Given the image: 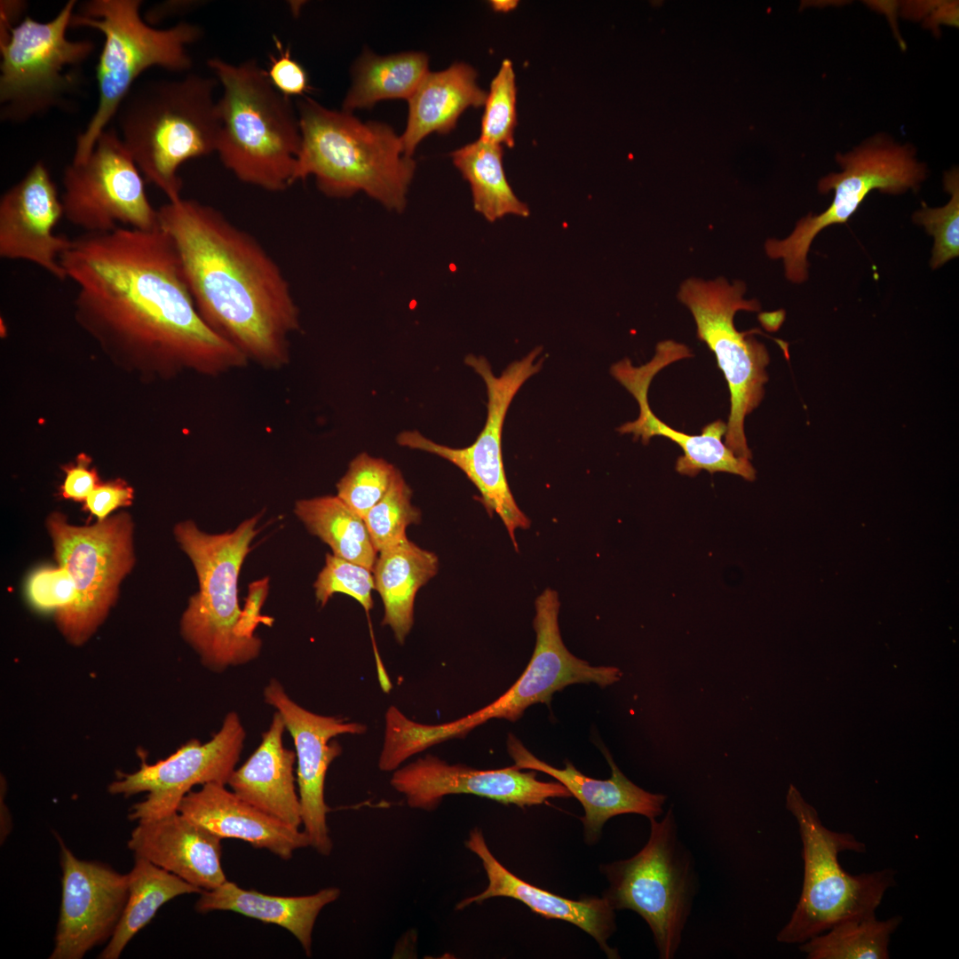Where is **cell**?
<instances>
[{"label": "cell", "mask_w": 959, "mask_h": 959, "mask_svg": "<svg viewBox=\"0 0 959 959\" xmlns=\"http://www.w3.org/2000/svg\"><path fill=\"white\" fill-rule=\"evenodd\" d=\"M62 892L55 944L50 959H81L110 939L128 898V876L109 866L78 859L62 839Z\"/></svg>", "instance_id": "ffe728a7"}, {"label": "cell", "mask_w": 959, "mask_h": 959, "mask_svg": "<svg viewBox=\"0 0 959 959\" xmlns=\"http://www.w3.org/2000/svg\"><path fill=\"white\" fill-rule=\"evenodd\" d=\"M268 577L252 582L242 609L240 622L241 632L246 637H255V630L262 622L271 625L273 619L261 614V608L268 593Z\"/></svg>", "instance_id": "f6af8a7d"}, {"label": "cell", "mask_w": 959, "mask_h": 959, "mask_svg": "<svg viewBox=\"0 0 959 959\" xmlns=\"http://www.w3.org/2000/svg\"><path fill=\"white\" fill-rule=\"evenodd\" d=\"M219 836L179 812L141 820L132 830L128 847L186 882L210 891L226 881L221 865Z\"/></svg>", "instance_id": "d4e9b609"}, {"label": "cell", "mask_w": 959, "mask_h": 959, "mask_svg": "<svg viewBox=\"0 0 959 959\" xmlns=\"http://www.w3.org/2000/svg\"><path fill=\"white\" fill-rule=\"evenodd\" d=\"M260 514L242 522L234 531L207 534L192 520L177 524L176 540L191 559L199 591L189 598L180 622L181 634L210 670L247 663L261 649V640L241 632L242 609L238 601L242 565L259 532Z\"/></svg>", "instance_id": "52a82bcc"}, {"label": "cell", "mask_w": 959, "mask_h": 959, "mask_svg": "<svg viewBox=\"0 0 959 959\" xmlns=\"http://www.w3.org/2000/svg\"><path fill=\"white\" fill-rule=\"evenodd\" d=\"M24 10L25 2L23 1H1L0 44H4L9 39L12 29L16 27L14 25L16 18H20Z\"/></svg>", "instance_id": "7dc6e473"}, {"label": "cell", "mask_w": 959, "mask_h": 959, "mask_svg": "<svg viewBox=\"0 0 959 959\" xmlns=\"http://www.w3.org/2000/svg\"><path fill=\"white\" fill-rule=\"evenodd\" d=\"M372 573L363 566L327 553L325 566L313 583L316 599L324 606L333 594L345 593L356 599L369 613L373 607L371 592L375 590Z\"/></svg>", "instance_id": "ab89813d"}, {"label": "cell", "mask_w": 959, "mask_h": 959, "mask_svg": "<svg viewBox=\"0 0 959 959\" xmlns=\"http://www.w3.org/2000/svg\"><path fill=\"white\" fill-rule=\"evenodd\" d=\"M490 4H491L492 8L494 9V11L506 12H510V11L513 10L518 4V1H515V0H494V1L490 2Z\"/></svg>", "instance_id": "c3c4849f"}, {"label": "cell", "mask_w": 959, "mask_h": 959, "mask_svg": "<svg viewBox=\"0 0 959 959\" xmlns=\"http://www.w3.org/2000/svg\"><path fill=\"white\" fill-rule=\"evenodd\" d=\"M516 83L512 63L504 59L490 84L481 120L480 139L490 143L514 146L517 124Z\"/></svg>", "instance_id": "74e56055"}, {"label": "cell", "mask_w": 959, "mask_h": 959, "mask_svg": "<svg viewBox=\"0 0 959 959\" xmlns=\"http://www.w3.org/2000/svg\"><path fill=\"white\" fill-rule=\"evenodd\" d=\"M218 83L215 77L194 73L139 83L115 115L116 131L142 176L168 201L182 197L181 165L217 151Z\"/></svg>", "instance_id": "277c9868"}, {"label": "cell", "mask_w": 959, "mask_h": 959, "mask_svg": "<svg viewBox=\"0 0 959 959\" xmlns=\"http://www.w3.org/2000/svg\"><path fill=\"white\" fill-rule=\"evenodd\" d=\"M246 733L239 716L229 712L220 730L207 742L191 740L165 759L142 761L132 773H121L108 786L115 795L147 792L145 800L131 808L130 820L141 821L177 812L182 799L195 785L227 784L235 769Z\"/></svg>", "instance_id": "e0dca14e"}, {"label": "cell", "mask_w": 959, "mask_h": 959, "mask_svg": "<svg viewBox=\"0 0 959 959\" xmlns=\"http://www.w3.org/2000/svg\"><path fill=\"white\" fill-rule=\"evenodd\" d=\"M266 701L281 715L296 749L297 784L304 831L310 846L322 856L333 849L327 825L330 808L325 802L324 788L330 764L340 756L341 746L330 741L340 734H362L365 725L311 712L286 693L276 679L264 690Z\"/></svg>", "instance_id": "ac0fdd59"}, {"label": "cell", "mask_w": 959, "mask_h": 959, "mask_svg": "<svg viewBox=\"0 0 959 959\" xmlns=\"http://www.w3.org/2000/svg\"><path fill=\"white\" fill-rule=\"evenodd\" d=\"M337 887H328L305 896H276L245 890L226 881L210 891H202L195 903L199 913L232 911L266 923L276 924L289 931L301 944L305 955H312V935L321 909L340 896Z\"/></svg>", "instance_id": "f1b7e54d"}, {"label": "cell", "mask_w": 959, "mask_h": 959, "mask_svg": "<svg viewBox=\"0 0 959 959\" xmlns=\"http://www.w3.org/2000/svg\"><path fill=\"white\" fill-rule=\"evenodd\" d=\"M157 212L206 324L249 361L268 369L286 365L299 310L273 258L208 204L180 197Z\"/></svg>", "instance_id": "7a4b0ae2"}, {"label": "cell", "mask_w": 959, "mask_h": 959, "mask_svg": "<svg viewBox=\"0 0 959 959\" xmlns=\"http://www.w3.org/2000/svg\"><path fill=\"white\" fill-rule=\"evenodd\" d=\"M141 5L140 0H90L73 15L70 27L92 28L105 38L96 66L99 102L76 138L74 163L89 157L143 72L154 67L177 73L192 67L187 46L201 38L202 28L184 21L168 28H155L142 18Z\"/></svg>", "instance_id": "8992f818"}, {"label": "cell", "mask_w": 959, "mask_h": 959, "mask_svg": "<svg viewBox=\"0 0 959 959\" xmlns=\"http://www.w3.org/2000/svg\"><path fill=\"white\" fill-rule=\"evenodd\" d=\"M294 512L312 535L331 548L335 556L373 571L378 552L366 523L338 496L298 500Z\"/></svg>", "instance_id": "836d02e7"}, {"label": "cell", "mask_w": 959, "mask_h": 959, "mask_svg": "<svg viewBox=\"0 0 959 959\" xmlns=\"http://www.w3.org/2000/svg\"><path fill=\"white\" fill-rule=\"evenodd\" d=\"M428 72V57L423 52L388 56L363 52L353 67V82L342 110L370 108L383 99L408 100Z\"/></svg>", "instance_id": "1f68e13d"}, {"label": "cell", "mask_w": 959, "mask_h": 959, "mask_svg": "<svg viewBox=\"0 0 959 959\" xmlns=\"http://www.w3.org/2000/svg\"><path fill=\"white\" fill-rule=\"evenodd\" d=\"M296 107L301 146L293 183L313 176L328 196L363 191L388 210H404L416 162L404 155L391 126L363 123L353 113L329 109L305 96Z\"/></svg>", "instance_id": "3957f363"}, {"label": "cell", "mask_w": 959, "mask_h": 959, "mask_svg": "<svg viewBox=\"0 0 959 959\" xmlns=\"http://www.w3.org/2000/svg\"><path fill=\"white\" fill-rule=\"evenodd\" d=\"M64 218L61 197L47 166L36 162L0 199V257L35 264L59 281L72 239L55 234Z\"/></svg>", "instance_id": "7402d4cb"}, {"label": "cell", "mask_w": 959, "mask_h": 959, "mask_svg": "<svg viewBox=\"0 0 959 959\" xmlns=\"http://www.w3.org/2000/svg\"><path fill=\"white\" fill-rule=\"evenodd\" d=\"M61 264L77 288L78 321L107 348L209 376L249 361L198 313L159 225L84 233L72 239Z\"/></svg>", "instance_id": "6da1fadb"}, {"label": "cell", "mask_w": 959, "mask_h": 959, "mask_svg": "<svg viewBox=\"0 0 959 959\" xmlns=\"http://www.w3.org/2000/svg\"><path fill=\"white\" fill-rule=\"evenodd\" d=\"M645 846L630 859L601 866L609 882L603 893L614 909H630L652 931L662 959L676 956L698 893L691 851L682 842L672 808L650 819Z\"/></svg>", "instance_id": "9c48e42d"}, {"label": "cell", "mask_w": 959, "mask_h": 959, "mask_svg": "<svg viewBox=\"0 0 959 959\" xmlns=\"http://www.w3.org/2000/svg\"><path fill=\"white\" fill-rule=\"evenodd\" d=\"M197 1H166L152 6L147 10L145 14L144 20L151 26L166 20L169 17L177 16L188 12L190 10L194 9L198 4Z\"/></svg>", "instance_id": "bcb514c9"}, {"label": "cell", "mask_w": 959, "mask_h": 959, "mask_svg": "<svg viewBox=\"0 0 959 959\" xmlns=\"http://www.w3.org/2000/svg\"><path fill=\"white\" fill-rule=\"evenodd\" d=\"M542 348L511 363L495 376L486 358L469 354L464 361L484 380L487 392L486 424L475 441L462 448L432 441L417 431H405L397 436L400 446L440 456L462 470L480 494V502L492 517L496 513L504 524L518 551L517 528L529 527L528 518L519 508L509 487L502 452V431L509 406L522 384L536 374L543 359L535 362Z\"/></svg>", "instance_id": "5bb4252c"}, {"label": "cell", "mask_w": 959, "mask_h": 959, "mask_svg": "<svg viewBox=\"0 0 959 959\" xmlns=\"http://www.w3.org/2000/svg\"><path fill=\"white\" fill-rule=\"evenodd\" d=\"M786 808L794 816L802 841L803 886L788 923L776 939L801 944L835 924L876 914L885 892L896 884L892 868L853 876L838 861V854L864 852L866 845L852 834L826 828L816 809L789 785Z\"/></svg>", "instance_id": "ba28073f"}, {"label": "cell", "mask_w": 959, "mask_h": 959, "mask_svg": "<svg viewBox=\"0 0 959 959\" xmlns=\"http://www.w3.org/2000/svg\"><path fill=\"white\" fill-rule=\"evenodd\" d=\"M465 846L481 860L488 884L480 893L458 902L456 910H462L473 903L480 904L495 897L514 899L545 918L575 924L593 937L608 958L620 957L618 950L607 945V939L615 931L616 924L615 909L606 898L570 900L523 881L495 859L478 828L470 831Z\"/></svg>", "instance_id": "cb8c5ba5"}, {"label": "cell", "mask_w": 959, "mask_h": 959, "mask_svg": "<svg viewBox=\"0 0 959 959\" xmlns=\"http://www.w3.org/2000/svg\"><path fill=\"white\" fill-rule=\"evenodd\" d=\"M411 497L412 491L397 469L389 489L364 519L377 552L400 542L407 537L406 528L420 522L421 512Z\"/></svg>", "instance_id": "d590c367"}, {"label": "cell", "mask_w": 959, "mask_h": 959, "mask_svg": "<svg viewBox=\"0 0 959 959\" xmlns=\"http://www.w3.org/2000/svg\"><path fill=\"white\" fill-rule=\"evenodd\" d=\"M535 604L533 626L536 642L522 675L490 704L462 718L436 725L440 741L463 737L492 718L518 720L529 706L538 702L549 704L554 693L569 685L594 683L606 687L620 680L622 671L618 668L591 666L567 649L559 627L560 603L557 591L546 589Z\"/></svg>", "instance_id": "2e32d148"}, {"label": "cell", "mask_w": 959, "mask_h": 959, "mask_svg": "<svg viewBox=\"0 0 959 959\" xmlns=\"http://www.w3.org/2000/svg\"><path fill=\"white\" fill-rule=\"evenodd\" d=\"M62 185L64 218L86 234L159 225L144 177L115 128L99 135L83 162L66 167Z\"/></svg>", "instance_id": "9a60e30c"}, {"label": "cell", "mask_w": 959, "mask_h": 959, "mask_svg": "<svg viewBox=\"0 0 959 959\" xmlns=\"http://www.w3.org/2000/svg\"><path fill=\"white\" fill-rule=\"evenodd\" d=\"M507 750L517 767L551 775L579 800L584 809L582 822L588 844H594L599 839L605 823L612 817L636 813L650 820L663 812L666 796L648 792L630 781L615 765L606 748H602V751L611 767L608 780L588 777L570 761H566L564 769L551 766L534 756L511 733L508 735Z\"/></svg>", "instance_id": "603a6c76"}, {"label": "cell", "mask_w": 959, "mask_h": 959, "mask_svg": "<svg viewBox=\"0 0 959 959\" xmlns=\"http://www.w3.org/2000/svg\"><path fill=\"white\" fill-rule=\"evenodd\" d=\"M902 917L878 920L876 914L842 921L801 943L808 959H888V945Z\"/></svg>", "instance_id": "e575fe53"}, {"label": "cell", "mask_w": 959, "mask_h": 959, "mask_svg": "<svg viewBox=\"0 0 959 959\" xmlns=\"http://www.w3.org/2000/svg\"><path fill=\"white\" fill-rule=\"evenodd\" d=\"M275 711L256 750L232 773L227 784L242 800L298 828L302 824L299 796L296 792V753L284 747L285 730Z\"/></svg>", "instance_id": "4316f807"}, {"label": "cell", "mask_w": 959, "mask_h": 959, "mask_svg": "<svg viewBox=\"0 0 959 959\" xmlns=\"http://www.w3.org/2000/svg\"><path fill=\"white\" fill-rule=\"evenodd\" d=\"M396 470L382 458L361 453L337 482V496L364 519L389 489Z\"/></svg>", "instance_id": "8d00e7d4"}, {"label": "cell", "mask_w": 959, "mask_h": 959, "mask_svg": "<svg viewBox=\"0 0 959 959\" xmlns=\"http://www.w3.org/2000/svg\"><path fill=\"white\" fill-rule=\"evenodd\" d=\"M438 569L436 554L408 537L379 551L372 571L375 590L384 604L382 624L392 629L397 642L404 643L413 626L416 592Z\"/></svg>", "instance_id": "f546056e"}, {"label": "cell", "mask_w": 959, "mask_h": 959, "mask_svg": "<svg viewBox=\"0 0 959 959\" xmlns=\"http://www.w3.org/2000/svg\"><path fill=\"white\" fill-rule=\"evenodd\" d=\"M27 590L31 603L40 610L53 611L56 622L71 609L77 597L73 578L61 567L35 571Z\"/></svg>", "instance_id": "60d3db41"}, {"label": "cell", "mask_w": 959, "mask_h": 959, "mask_svg": "<svg viewBox=\"0 0 959 959\" xmlns=\"http://www.w3.org/2000/svg\"><path fill=\"white\" fill-rule=\"evenodd\" d=\"M746 285L730 284L725 278L713 281L689 278L682 282L678 298L688 307L696 323L697 337L715 354L730 391L731 408L725 444L737 456L752 457L744 433V420L761 402L768 380L769 355L751 335L759 330L738 331L733 319L738 311L757 312L756 299L745 300Z\"/></svg>", "instance_id": "8fae6325"}, {"label": "cell", "mask_w": 959, "mask_h": 959, "mask_svg": "<svg viewBox=\"0 0 959 959\" xmlns=\"http://www.w3.org/2000/svg\"><path fill=\"white\" fill-rule=\"evenodd\" d=\"M958 171L954 169L946 173L944 185L951 194L950 201L941 208H929L923 204L913 219L925 227L933 236L934 245L931 265L933 269L956 258L959 254V182Z\"/></svg>", "instance_id": "f35d334b"}, {"label": "cell", "mask_w": 959, "mask_h": 959, "mask_svg": "<svg viewBox=\"0 0 959 959\" xmlns=\"http://www.w3.org/2000/svg\"><path fill=\"white\" fill-rule=\"evenodd\" d=\"M207 64L222 88L216 151L221 162L242 182L270 192L287 189L301 146L297 107L255 59L234 64L211 58Z\"/></svg>", "instance_id": "5b68a950"}, {"label": "cell", "mask_w": 959, "mask_h": 959, "mask_svg": "<svg viewBox=\"0 0 959 959\" xmlns=\"http://www.w3.org/2000/svg\"><path fill=\"white\" fill-rule=\"evenodd\" d=\"M487 92L477 84V72L456 62L445 70L428 72L408 99V116L400 136L405 155L411 157L418 144L429 134H447L468 107H480Z\"/></svg>", "instance_id": "83f0119b"}, {"label": "cell", "mask_w": 959, "mask_h": 959, "mask_svg": "<svg viewBox=\"0 0 959 959\" xmlns=\"http://www.w3.org/2000/svg\"><path fill=\"white\" fill-rule=\"evenodd\" d=\"M278 55H272L267 76L273 86L288 98L305 97L309 91V77L305 67L291 57L289 47L283 48L275 39Z\"/></svg>", "instance_id": "b9f144b4"}, {"label": "cell", "mask_w": 959, "mask_h": 959, "mask_svg": "<svg viewBox=\"0 0 959 959\" xmlns=\"http://www.w3.org/2000/svg\"><path fill=\"white\" fill-rule=\"evenodd\" d=\"M128 898L122 916L100 959H117L130 940L155 915L158 909L174 898L202 891L176 875L135 856L127 874Z\"/></svg>", "instance_id": "4dcf8cb0"}, {"label": "cell", "mask_w": 959, "mask_h": 959, "mask_svg": "<svg viewBox=\"0 0 959 959\" xmlns=\"http://www.w3.org/2000/svg\"><path fill=\"white\" fill-rule=\"evenodd\" d=\"M686 352L681 345L673 340L658 343L655 354L647 363L635 367L629 359H623L611 367L612 376L636 399L639 416L632 422L621 425L620 433H631L634 440L640 438L647 444L652 437L662 436L678 444L683 450L676 464V471L690 477L701 470L709 473L727 472L752 481L756 471L749 460L737 456L722 441L726 424L716 420L701 430L700 435H690L677 431L658 418L648 403V389L655 375L667 366L685 359Z\"/></svg>", "instance_id": "d6986e66"}, {"label": "cell", "mask_w": 959, "mask_h": 959, "mask_svg": "<svg viewBox=\"0 0 959 959\" xmlns=\"http://www.w3.org/2000/svg\"><path fill=\"white\" fill-rule=\"evenodd\" d=\"M67 1L46 22L27 16L0 44V118L22 123L64 107L80 91L81 67L92 54L91 40H70L67 30L76 6Z\"/></svg>", "instance_id": "30bf717a"}, {"label": "cell", "mask_w": 959, "mask_h": 959, "mask_svg": "<svg viewBox=\"0 0 959 959\" xmlns=\"http://www.w3.org/2000/svg\"><path fill=\"white\" fill-rule=\"evenodd\" d=\"M65 480L61 486L62 496L75 501H85L100 484L97 471L90 468V459L80 455L75 464L64 468Z\"/></svg>", "instance_id": "ee69618b"}, {"label": "cell", "mask_w": 959, "mask_h": 959, "mask_svg": "<svg viewBox=\"0 0 959 959\" xmlns=\"http://www.w3.org/2000/svg\"><path fill=\"white\" fill-rule=\"evenodd\" d=\"M54 557L74 580L76 600L57 624L70 643L83 644L106 618L118 587L134 563L132 521L119 513L77 527L59 513L47 519Z\"/></svg>", "instance_id": "4fadbf2b"}, {"label": "cell", "mask_w": 959, "mask_h": 959, "mask_svg": "<svg viewBox=\"0 0 959 959\" xmlns=\"http://www.w3.org/2000/svg\"><path fill=\"white\" fill-rule=\"evenodd\" d=\"M133 489L122 480L99 484L85 499L84 509L105 520L114 510L132 503Z\"/></svg>", "instance_id": "7bdbcfd3"}, {"label": "cell", "mask_w": 959, "mask_h": 959, "mask_svg": "<svg viewBox=\"0 0 959 959\" xmlns=\"http://www.w3.org/2000/svg\"><path fill=\"white\" fill-rule=\"evenodd\" d=\"M392 787L413 809L432 811L446 796L471 794L519 807L541 804L551 797H571L560 782H543L536 771L521 772L512 766L479 770L461 764L450 765L426 755L392 772Z\"/></svg>", "instance_id": "44dd1931"}, {"label": "cell", "mask_w": 959, "mask_h": 959, "mask_svg": "<svg viewBox=\"0 0 959 959\" xmlns=\"http://www.w3.org/2000/svg\"><path fill=\"white\" fill-rule=\"evenodd\" d=\"M836 158L843 170L819 182L820 192L834 190L829 207L819 215L801 218L787 238L769 239L765 244L771 258H782L785 275L792 282L807 279V254L815 236L831 225L845 223L872 190L890 194L915 190L926 177V168L917 162L912 147L884 137L868 139Z\"/></svg>", "instance_id": "7c38bea8"}, {"label": "cell", "mask_w": 959, "mask_h": 959, "mask_svg": "<svg viewBox=\"0 0 959 959\" xmlns=\"http://www.w3.org/2000/svg\"><path fill=\"white\" fill-rule=\"evenodd\" d=\"M503 152V146L480 139L451 154L471 186L475 210L489 222L506 215H529L527 205L519 200L506 178Z\"/></svg>", "instance_id": "d6a6232c"}, {"label": "cell", "mask_w": 959, "mask_h": 959, "mask_svg": "<svg viewBox=\"0 0 959 959\" xmlns=\"http://www.w3.org/2000/svg\"><path fill=\"white\" fill-rule=\"evenodd\" d=\"M180 813L220 838H236L282 860L310 846L305 831L291 827L242 800L224 784L207 783L181 801Z\"/></svg>", "instance_id": "484cf974"}]
</instances>
